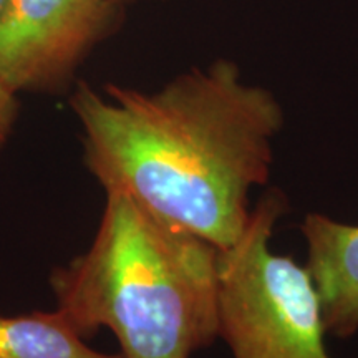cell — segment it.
<instances>
[{"instance_id": "6da1fadb", "label": "cell", "mask_w": 358, "mask_h": 358, "mask_svg": "<svg viewBox=\"0 0 358 358\" xmlns=\"http://www.w3.org/2000/svg\"><path fill=\"white\" fill-rule=\"evenodd\" d=\"M70 106L83 161L105 192L229 249L248 227L250 191L266 186L284 110L274 93L216 60L155 92L78 83Z\"/></svg>"}, {"instance_id": "7a4b0ae2", "label": "cell", "mask_w": 358, "mask_h": 358, "mask_svg": "<svg viewBox=\"0 0 358 358\" xmlns=\"http://www.w3.org/2000/svg\"><path fill=\"white\" fill-rule=\"evenodd\" d=\"M93 243L50 274L55 308L85 340L106 329L123 358H192L219 338V256L123 192Z\"/></svg>"}, {"instance_id": "3957f363", "label": "cell", "mask_w": 358, "mask_h": 358, "mask_svg": "<svg viewBox=\"0 0 358 358\" xmlns=\"http://www.w3.org/2000/svg\"><path fill=\"white\" fill-rule=\"evenodd\" d=\"M289 199L277 187L254 204L248 227L219 256V338L232 358H332L307 267L272 250Z\"/></svg>"}, {"instance_id": "277c9868", "label": "cell", "mask_w": 358, "mask_h": 358, "mask_svg": "<svg viewBox=\"0 0 358 358\" xmlns=\"http://www.w3.org/2000/svg\"><path fill=\"white\" fill-rule=\"evenodd\" d=\"M108 17L110 0H8L0 13V78L15 93L60 87Z\"/></svg>"}, {"instance_id": "5b68a950", "label": "cell", "mask_w": 358, "mask_h": 358, "mask_svg": "<svg viewBox=\"0 0 358 358\" xmlns=\"http://www.w3.org/2000/svg\"><path fill=\"white\" fill-rule=\"evenodd\" d=\"M301 232L325 332L338 340L352 338L358 332V226L310 213L301 222Z\"/></svg>"}, {"instance_id": "8992f818", "label": "cell", "mask_w": 358, "mask_h": 358, "mask_svg": "<svg viewBox=\"0 0 358 358\" xmlns=\"http://www.w3.org/2000/svg\"><path fill=\"white\" fill-rule=\"evenodd\" d=\"M0 358H123L88 345L64 315L34 310L0 315Z\"/></svg>"}, {"instance_id": "52a82bcc", "label": "cell", "mask_w": 358, "mask_h": 358, "mask_svg": "<svg viewBox=\"0 0 358 358\" xmlns=\"http://www.w3.org/2000/svg\"><path fill=\"white\" fill-rule=\"evenodd\" d=\"M17 95L8 85L0 78V153L6 148L10 140L13 127L17 123V116H19V101Z\"/></svg>"}, {"instance_id": "ba28073f", "label": "cell", "mask_w": 358, "mask_h": 358, "mask_svg": "<svg viewBox=\"0 0 358 358\" xmlns=\"http://www.w3.org/2000/svg\"><path fill=\"white\" fill-rule=\"evenodd\" d=\"M7 2L8 0H0V13L3 12V8H6V6H7Z\"/></svg>"}]
</instances>
